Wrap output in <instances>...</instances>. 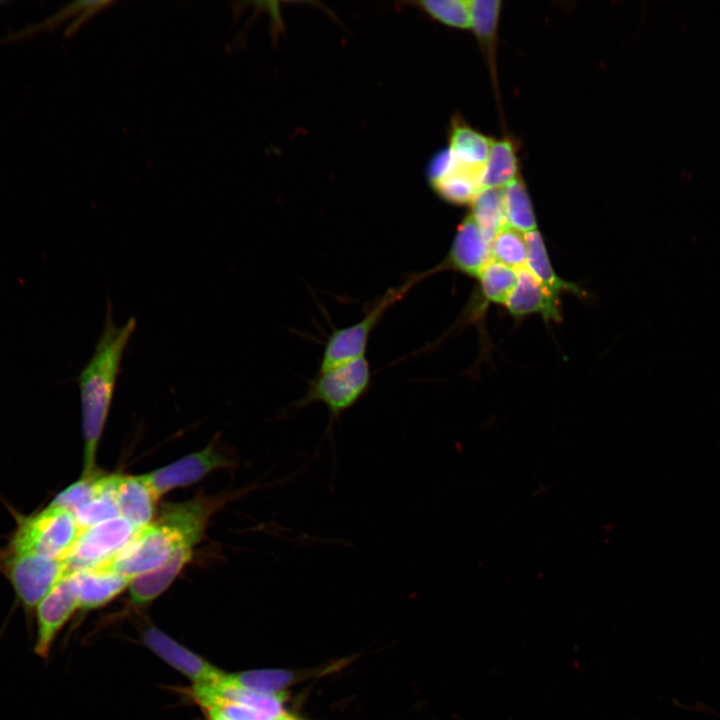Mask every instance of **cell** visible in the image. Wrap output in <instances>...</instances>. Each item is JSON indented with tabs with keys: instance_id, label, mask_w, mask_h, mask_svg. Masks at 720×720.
<instances>
[{
	"instance_id": "1",
	"label": "cell",
	"mask_w": 720,
	"mask_h": 720,
	"mask_svg": "<svg viewBox=\"0 0 720 720\" xmlns=\"http://www.w3.org/2000/svg\"><path fill=\"white\" fill-rule=\"evenodd\" d=\"M136 324L135 317H131L123 325H116L111 305L108 304L104 327L94 353L78 377L84 438L83 475L94 472L95 454L112 402L122 357Z\"/></svg>"
},
{
	"instance_id": "2",
	"label": "cell",
	"mask_w": 720,
	"mask_h": 720,
	"mask_svg": "<svg viewBox=\"0 0 720 720\" xmlns=\"http://www.w3.org/2000/svg\"><path fill=\"white\" fill-rule=\"evenodd\" d=\"M209 512V504L202 500L166 505L155 521L137 529L103 565L130 579L159 568L178 549L200 540Z\"/></svg>"
},
{
	"instance_id": "3",
	"label": "cell",
	"mask_w": 720,
	"mask_h": 720,
	"mask_svg": "<svg viewBox=\"0 0 720 720\" xmlns=\"http://www.w3.org/2000/svg\"><path fill=\"white\" fill-rule=\"evenodd\" d=\"M371 378V367L366 356L318 370L309 380L304 396L294 403V409L300 410L315 402L322 403L328 411L325 431L328 436L334 421L367 394Z\"/></svg>"
},
{
	"instance_id": "4",
	"label": "cell",
	"mask_w": 720,
	"mask_h": 720,
	"mask_svg": "<svg viewBox=\"0 0 720 720\" xmlns=\"http://www.w3.org/2000/svg\"><path fill=\"white\" fill-rule=\"evenodd\" d=\"M16 523L6 547L49 558H65L81 531L72 510L51 504L31 515H18Z\"/></svg>"
},
{
	"instance_id": "5",
	"label": "cell",
	"mask_w": 720,
	"mask_h": 720,
	"mask_svg": "<svg viewBox=\"0 0 720 720\" xmlns=\"http://www.w3.org/2000/svg\"><path fill=\"white\" fill-rule=\"evenodd\" d=\"M427 276H430L429 270L411 275L401 285L388 289L371 303L361 320L343 328L333 329L324 343L318 370L365 357L370 337L386 312Z\"/></svg>"
},
{
	"instance_id": "6",
	"label": "cell",
	"mask_w": 720,
	"mask_h": 720,
	"mask_svg": "<svg viewBox=\"0 0 720 720\" xmlns=\"http://www.w3.org/2000/svg\"><path fill=\"white\" fill-rule=\"evenodd\" d=\"M0 573L11 584L27 615L33 614L41 600L65 576V558H49L34 553L0 550Z\"/></svg>"
},
{
	"instance_id": "7",
	"label": "cell",
	"mask_w": 720,
	"mask_h": 720,
	"mask_svg": "<svg viewBox=\"0 0 720 720\" xmlns=\"http://www.w3.org/2000/svg\"><path fill=\"white\" fill-rule=\"evenodd\" d=\"M136 531L137 528L122 517L81 529L65 557L68 575L110 560L132 539Z\"/></svg>"
},
{
	"instance_id": "8",
	"label": "cell",
	"mask_w": 720,
	"mask_h": 720,
	"mask_svg": "<svg viewBox=\"0 0 720 720\" xmlns=\"http://www.w3.org/2000/svg\"><path fill=\"white\" fill-rule=\"evenodd\" d=\"M80 608L79 600L69 575L61 579L41 600L35 609L36 638L34 652L47 658L56 637Z\"/></svg>"
},
{
	"instance_id": "9",
	"label": "cell",
	"mask_w": 720,
	"mask_h": 720,
	"mask_svg": "<svg viewBox=\"0 0 720 720\" xmlns=\"http://www.w3.org/2000/svg\"><path fill=\"white\" fill-rule=\"evenodd\" d=\"M491 261L490 243L469 214L458 225L446 257L430 270L432 274L452 270L478 278Z\"/></svg>"
},
{
	"instance_id": "10",
	"label": "cell",
	"mask_w": 720,
	"mask_h": 720,
	"mask_svg": "<svg viewBox=\"0 0 720 720\" xmlns=\"http://www.w3.org/2000/svg\"><path fill=\"white\" fill-rule=\"evenodd\" d=\"M228 464L229 461L223 454L209 446L165 467L144 474L143 477L159 498L174 488L192 484L209 472Z\"/></svg>"
},
{
	"instance_id": "11",
	"label": "cell",
	"mask_w": 720,
	"mask_h": 720,
	"mask_svg": "<svg viewBox=\"0 0 720 720\" xmlns=\"http://www.w3.org/2000/svg\"><path fill=\"white\" fill-rule=\"evenodd\" d=\"M143 641L161 659L190 678L194 685H215L225 674L155 627L144 631Z\"/></svg>"
},
{
	"instance_id": "12",
	"label": "cell",
	"mask_w": 720,
	"mask_h": 720,
	"mask_svg": "<svg viewBox=\"0 0 720 720\" xmlns=\"http://www.w3.org/2000/svg\"><path fill=\"white\" fill-rule=\"evenodd\" d=\"M504 305L515 317L539 314L547 321L561 320L559 297L543 286L527 267L517 270L516 284Z\"/></svg>"
},
{
	"instance_id": "13",
	"label": "cell",
	"mask_w": 720,
	"mask_h": 720,
	"mask_svg": "<svg viewBox=\"0 0 720 720\" xmlns=\"http://www.w3.org/2000/svg\"><path fill=\"white\" fill-rule=\"evenodd\" d=\"M74 585L80 608H99L125 590L131 579L101 564L69 575Z\"/></svg>"
},
{
	"instance_id": "14",
	"label": "cell",
	"mask_w": 720,
	"mask_h": 720,
	"mask_svg": "<svg viewBox=\"0 0 720 720\" xmlns=\"http://www.w3.org/2000/svg\"><path fill=\"white\" fill-rule=\"evenodd\" d=\"M114 497L120 517L135 528L151 523L159 499L143 475L131 476L115 474Z\"/></svg>"
},
{
	"instance_id": "15",
	"label": "cell",
	"mask_w": 720,
	"mask_h": 720,
	"mask_svg": "<svg viewBox=\"0 0 720 720\" xmlns=\"http://www.w3.org/2000/svg\"><path fill=\"white\" fill-rule=\"evenodd\" d=\"M484 169L485 167L461 163L452 155L445 173L429 183L435 193L446 202L459 206L471 205L483 189Z\"/></svg>"
},
{
	"instance_id": "16",
	"label": "cell",
	"mask_w": 720,
	"mask_h": 720,
	"mask_svg": "<svg viewBox=\"0 0 720 720\" xmlns=\"http://www.w3.org/2000/svg\"><path fill=\"white\" fill-rule=\"evenodd\" d=\"M193 547H182L162 566L131 579L129 588L131 603L143 606L162 594L190 561Z\"/></svg>"
},
{
	"instance_id": "17",
	"label": "cell",
	"mask_w": 720,
	"mask_h": 720,
	"mask_svg": "<svg viewBox=\"0 0 720 720\" xmlns=\"http://www.w3.org/2000/svg\"><path fill=\"white\" fill-rule=\"evenodd\" d=\"M298 679H302L301 674L293 671L260 669L232 674L225 673L217 684L256 693L278 694L297 682Z\"/></svg>"
},
{
	"instance_id": "18",
	"label": "cell",
	"mask_w": 720,
	"mask_h": 720,
	"mask_svg": "<svg viewBox=\"0 0 720 720\" xmlns=\"http://www.w3.org/2000/svg\"><path fill=\"white\" fill-rule=\"evenodd\" d=\"M493 138L471 128L461 119H454L449 132V150L464 164L485 167Z\"/></svg>"
},
{
	"instance_id": "19",
	"label": "cell",
	"mask_w": 720,
	"mask_h": 720,
	"mask_svg": "<svg viewBox=\"0 0 720 720\" xmlns=\"http://www.w3.org/2000/svg\"><path fill=\"white\" fill-rule=\"evenodd\" d=\"M528 255L526 267L552 294L559 297L562 291L582 297L583 292L575 284L562 280L552 268L549 256L538 230L525 233Z\"/></svg>"
},
{
	"instance_id": "20",
	"label": "cell",
	"mask_w": 720,
	"mask_h": 720,
	"mask_svg": "<svg viewBox=\"0 0 720 720\" xmlns=\"http://www.w3.org/2000/svg\"><path fill=\"white\" fill-rule=\"evenodd\" d=\"M518 159L514 143L509 139H493L485 165L482 188H502L517 178Z\"/></svg>"
},
{
	"instance_id": "21",
	"label": "cell",
	"mask_w": 720,
	"mask_h": 720,
	"mask_svg": "<svg viewBox=\"0 0 720 720\" xmlns=\"http://www.w3.org/2000/svg\"><path fill=\"white\" fill-rule=\"evenodd\" d=\"M507 225L523 233L537 230L535 214L524 182L519 178L501 188Z\"/></svg>"
},
{
	"instance_id": "22",
	"label": "cell",
	"mask_w": 720,
	"mask_h": 720,
	"mask_svg": "<svg viewBox=\"0 0 720 720\" xmlns=\"http://www.w3.org/2000/svg\"><path fill=\"white\" fill-rule=\"evenodd\" d=\"M471 206L470 214L485 239L491 243L495 235L507 226L501 188L482 189Z\"/></svg>"
},
{
	"instance_id": "23",
	"label": "cell",
	"mask_w": 720,
	"mask_h": 720,
	"mask_svg": "<svg viewBox=\"0 0 720 720\" xmlns=\"http://www.w3.org/2000/svg\"><path fill=\"white\" fill-rule=\"evenodd\" d=\"M114 482L115 474L103 475L101 478V493L73 510L81 529L120 517L114 497Z\"/></svg>"
},
{
	"instance_id": "24",
	"label": "cell",
	"mask_w": 720,
	"mask_h": 720,
	"mask_svg": "<svg viewBox=\"0 0 720 720\" xmlns=\"http://www.w3.org/2000/svg\"><path fill=\"white\" fill-rule=\"evenodd\" d=\"M478 280L479 288L475 295L482 303L504 305L516 284L517 271L491 261L481 272Z\"/></svg>"
},
{
	"instance_id": "25",
	"label": "cell",
	"mask_w": 720,
	"mask_h": 720,
	"mask_svg": "<svg viewBox=\"0 0 720 720\" xmlns=\"http://www.w3.org/2000/svg\"><path fill=\"white\" fill-rule=\"evenodd\" d=\"M492 261L519 270L526 267L528 248L525 233L503 227L490 243Z\"/></svg>"
},
{
	"instance_id": "26",
	"label": "cell",
	"mask_w": 720,
	"mask_h": 720,
	"mask_svg": "<svg viewBox=\"0 0 720 720\" xmlns=\"http://www.w3.org/2000/svg\"><path fill=\"white\" fill-rule=\"evenodd\" d=\"M420 9L433 19L451 27H471L469 1L466 0H422L415 2Z\"/></svg>"
},
{
	"instance_id": "27",
	"label": "cell",
	"mask_w": 720,
	"mask_h": 720,
	"mask_svg": "<svg viewBox=\"0 0 720 720\" xmlns=\"http://www.w3.org/2000/svg\"><path fill=\"white\" fill-rule=\"evenodd\" d=\"M500 5L499 0L469 1L471 28L486 46H490L494 39Z\"/></svg>"
},
{
	"instance_id": "28",
	"label": "cell",
	"mask_w": 720,
	"mask_h": 720,
	"mask_svg": "<svg viewBox=\"0 0 720 720\" xmlns=\"http://www.w3.org/2000/svg\"><path fill=\"white\" fill-rule=\"evenodd\" d=\"M103 474L92 472L66 489L61 491L50 503L75 510L101 493V477Z\"/></svg>"
},
{
	"instance_id": "29",
	"label": "cell",
	"mask_w": 720,
	"mask_h": 720,
	"mask_svg": "<svg viewBox=\"0 0 720 720\" xmlns=\"http://www.w3.org/2000/svg\"><path fill=\"white\" fill-rule=\"evenodd\" d=\"M289 720H297V719L294 718L293 716H290Z\"/></svg>"
}]
</instances>
